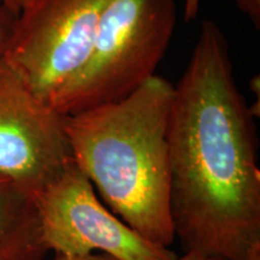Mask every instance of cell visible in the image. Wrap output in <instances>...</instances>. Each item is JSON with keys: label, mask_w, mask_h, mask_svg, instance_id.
Wrapping results in <instances>:
<instances>
[{"label": "cell", "mask_w": 260, "mask_h": 260, "mask_svg": "<svg viewBox=\"0 0 260 260\" xmlns=\"http://www.w3.org/2000/svg\"><path fill=\"white\" fill-rule=\"evenodd\" d=\"M170 212L183 253L260 260V171L253 113L216 22H201L174 86L169 122Z\"/></svg>", "instance_id": "obj_1"}, {"label": "cell", "mask_w": 260, "mask_h": 260, "mask_svg": "<svg viewBox=\"0 0 260 260\" xmlns=\"http://www.w3.org/2000/svg\"><path fill=\"white\" fill-rule=\"evenodd\" d=\"M174 84L154 75L119 102L65 116L73 158L112 212L154 245L175 241L169 122Z\"/></svg>", "instance_id": "obj_2"}, {"label": "cell", "mask_w": 260, "mask_h": 260, "mask_svg": "<svg viewBox=\"0 0 260 260\" xmlns=\"http://www.w3.org/2000/svg\"><path fill=\"white\" fill-rule=\"evenodd\" d=\"M175 25V0H110L86 63L52 107L73 116L130 95L155 75Z\"/></svg>", "instance_id": "obj_3"}, {"label": "cell", "mask_w": 260, "mask_h": 260, "mask_svg": "<svg viewBox=\"0 0 260 260\" xmlns=\"http://www.w3.org/2000/svg\"><path fill=\"white\" fill-rule=\"evenodd\" d=\"M110 0H27L12 18L2 58L52 107L82 69Z\"/></svg>", "instance_id": "obj_4"}, {"label": "cell", "mask_w": 260, "mask_h": 260, "mask_svg": "<svg viewBox=\"0 0 260 260\" xmlns=\"http://www.w3.org/2000/svg\"><path fill=\"white\" fill-rule=\"evenodd\" d=\"M48 251L86 256L100 251L116 260H175L168 247L149 242L117 218L96 198L75 160L53 183L34 195Z\"/></svg>", "instance_id": "obj_5"}, {"label": "cell", "mask_w": 260, "mask_h": 260, "mask_svg": "<svg viewBox=\"0 0 260 260\" xmlns=\"http://www.w3.org/2000/svg\"><path fill=\"white\" fill-rule=\"evenodd\" d=\"M73 161L65 116L35 95L0 56V175L34 198Z\"/></svg>", "instance_id": "obj_6"}, {"label": "cell", "mask_w": 260, "mask_h": 260, "mask_svg": "<svg viewBox=\"0 0 260 260\" xmlns=\"http://www.w3.org/2000/svg\"><path fill=\"white\" fill-rule=\"evenodd\" d=\"M48 252L32 195L0 175V260H44Z\"/></svg>", "instance_id": "obj_7"}, {"label": "cell", "mask_w": 260, "mask_h": 260, "mask_svg": "<svg viewBox=\"0 0 260 260\" xmlns=\"http://www.w3.org/2000/svg\"><path fill=\"white\" fill-rule=\"evenodd\" d=\"M243 14L248 16L253 25L256 29L260 28V0H235Z\"/></svg>", "instance_id": "obj_8"}, {"label": "cell", "mask_w": 260, "mask_h": 260, "mask_svg": "<svg viewBox=\"0 0 260 260\" xmlns=\"http://www.w3.org/2000/svg\"><path fill=\"white\" fill-rule=\"evenodd\" d=\"M25 2L27 0H0V11L5 12L11 18H15Z\"/></svg>", "instance_id": "obj_9"}, {"label": "cell", "mask_w": 260, "mask_h": 260, "mask_svg": "<svg viewBox=\"0 0 260 260\" xmlns=\"http://www.w3.org/2000/svg\"><path fill=\"white\" fill-rule=\"evenodd\" d=\"M11 22H12V18L10 17L9 15H6L5 12L0 11V56H2L3 52H4Z\"/></svg>", "instance_id": "obj_10"}, {"label": "cell", "mask_w": 260, "mask_h": 260, "mask_svg": "<svg viewBox=\"0 0 260 260\" xmlns=\"http://www.w3.org/2000/svg\"><path fill=\"white\" fill-rule=\"evenodd\" d=\"M200 0H184L183 9V18L186 22H190L197 17L199 12Z\"/></svg>", "instance_id": "obj_11"}, {"label": "cell", "mask_w": 260, "mask_h": 260, "mask_svg": "<svg viewBox=\"0 0 260 260\" xmlns=\"http://www.w3.org/2000/svg\"><path fill=\"white\" fill-rule=\"evenodd\" d=\"M56 260H116L107 254H89L86 256H65L61 254H56Z\"/></svg>", "instance_id": "obj_12"}, {"label": "cell", "mask_w": 260, "mask_h": 260, "mask_svg": "<svg viewBox=\"0 0 260 260\" xmlns=\"http://www.w3.org/2000/svg\"><path fill=\"white\" fill-rule=\"evenodd\" d=\"M175 260H216V259L205 256L203 254H200V253L189 252V253H183L182 255H178Z\"/></svg>", "instance_id": "obj_13"}]
</instances>
